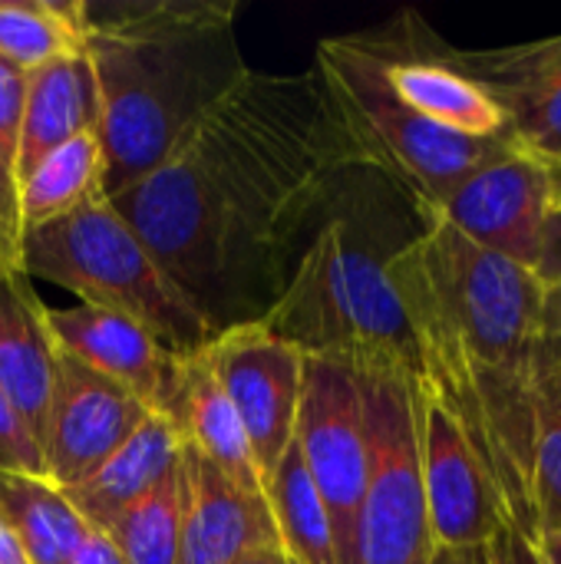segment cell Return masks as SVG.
Wrapping results in <instances>:
<instances>
[{"label":"cell","instance_id":"cell-1","mask_svg":"<svg viewBox=\"0 0 561 564\" xmlns=\"http://www.w3.org/2000/svg\"><path fill=\"white\" fill-rule=\"evenodd\" d=\"M357 162L321 76L248 73L112 208L215 330L261 321Z\"/></svg>","mask_w":561,"mask_h":564},{"label":"cell","instance_id":"cell-2","mask_svg":"<svg viewBox=\"0 0 561 564\" xmlns=\"http://www.w3.org/2000/svg\"><path fill=\"white\" fill-rule=\"evenodd\" d=\"M417 218V235L387 261L420 354L417 387L463 430L506 522L536 535V330L546 284L536 271L473 245L440 215Z\"/></svg>","mask_w":561,"mask_h":564},{"label":"cell","instance_id":"cell-3","mask_svg":"<svg viewBox=\"0 0 561 564\" xmlns=\"http://www.w3.org/2000/svg\"><path fill=\"white\" fill-rule=\"evenodd\" d=\"M235 20V0L89 7L86 59L96 79L106 198L149 175L188 126L248 73Z\"/></svg>","mask_w":561,"mask_h":564},{"label":"cell","instance_id":"cell-4","mask_svg":"<svg viewBox=\"0 0 561 564\" xmlns=\"http://www.w3.org/2000/svg\"><path fill=\"white\" fill-rule=\"evenodd\" d=\"M357 178L360 169L331 202L261 324L301 347L304 357L337 360L360 377L393 373L417 383V340L387 274L400 245H377V205L370 185H357Z\"/></svg>","mask_w":561,"mask_h":564},{"label":"cell","instance_id":"cell-5","mask_svg":"<svg viewBox=\"0 0 561 564\" xmlns=\"http://www.w3.org/2000/svg\"><path fill=\"white\" fill-rule=\"evenodd\" d=\"M20 268L26 278L76 294L79 304L139 324L179 357L205 350L218 334L175 288L109 198H96L46 228L23 235Z\"/></svg>","mask_w":561,"mask_h":564},{"label":"cell","instance_id":"cell-6","mask_svg":"<svg viewBox=\"0 0 561 564\" xmlns=\"http://www.w3.org/2000/svg\"><path fill=\"white\" fill-rule=\"evenodd\" d=\"M311 66L331 96L357 162L400 188L413 208L440 202L463 178L516 149L509 139L453 135L407 109L390 93L367 33L321 40Z\"/></svg>","mask_w":561,"mask_h":564},{"label":"cell","instance_id":"cell-7","mask_svg":"<svg viewBox=\"0 0 561 564\" xmlns=\"http://www.w3.org/2000/svg\"><path fill=\"white\" fill-rule=\"evenodd\" d=\"M360 383L367 400L370 473L357 516L354 564H430L436 545L420 476L413 380L387 373L360 377Z\"/></svg>","mask_w":561,"mask_h":564},{"label":"cell","instance_id":"cell-8","mask_svg":"<svg viewBox=\"0 0 561 564\" xmlns=\"http://www.w3.org/2000/svg\"><path fill=\"white\" fill-rule=\"evenodd\" d=\"M294 446L324 499L337 564H354L357 516L370 473L367 400L360 377L327 357H304Z\"/></svg>","mask_w":561,"mask_h":564},{"label":"cell","instance_id":"cell-9","mask_svg":"<svg viewBox=\"0 0 561 564\" xmlns=\"http://www.w3.org/2000/svg\"><path fill=\"white\" fill-rule=\"evenodd\" d=\"M251 443L261 479L294 443V416L304 387V354L261 321L218 330L202 350Z\"/></svg>","mask_w":561,"mask_h":564},{"label":"cell","instance_id":"cell-10","mask_svg":"<svg viewBox=\"0 0 561 564\" xmlns=\"http://www.w3.org/2000/svg\"><path fill=\"white\" fill-rule=\"evenodd\" d=\"M552 208V162L509 149L463 178L450 195L417 212H433L473 245L536 271Z\"/></svg>","mask_w":561,"mask_h":564},{"label":"cell","instance_id":"cell-11","mask_svg":"<svg viewBox=\"0 0 561 564\" xmlns=\"http://www.w3.org/2000/svg\"><path fill=\"white\" fill-rule=\"evenodd\" d=\"M152 410L126 387L56 350L53 393L40 436L43 473L60 489L79 486L122 446Z\"/></svg>","mask_w":561,"mask_h":564},{"label":"cell","instance_id":"cell-12","mask_svg":"<svg viewBox=\"0 0 561 564\" xmlns=\"http://www.w3.org/2000/svg\"><path fill=\"white\" fill-rule=\"evenodd\" d=\"M420 476L436 549H483L509 522L456 420L413 383Z\"/></svg>","mask_w":561,"mask_h":564},{"label":"cell","instance_id":"cell-13","mask_svg":"<svg viewBox=\"0 0 561 564\" xmlns=\"http://www.w3.org/2000/svg\"><path fill=\"white\" fill-rule=\"evenodd\" d=\"M367 40L380 56L390 93L407 109L463 139H509L503 102L453 53H427L407 30H380L367 33Z\"/></svg>","mask_w":561,"mask_h":564},{"label":"cell","instance_id":"cell-14","mask_svg":"<svg viewBox=\"0 0 561 564\" xmlns=\"http://www.w3.org/2000/svg\"><path fill=\"white\" fill-rule=\"evenodd\" d=\"M46 330L60 354L126 387L152 413L169 410L185 357L165 350L139 324L89 304H73L46 307Z\"/></svg>","mask_w":561,"mask_h":564},{"label":"cell","instance_id":"cell-15","mask_svg":"<svg viewBox=\"0 0 561 564\" xmlns=\"http://www.w3.org/2000/svg\"><path fill=\"white\" fill-rule=\"evenodd\" d=\"M185 522L175 564H238L251 552L281 549L265 492L231 482L188 446L182 449Z\"/></svg>","mask_w":561,"mask_h":564},{"label":"cell","instance_id":"cell-16","mask_svg":"<svg viewBox=\"0 0 561 564\" xmlns=\"http://www.w3.org/2000/svg\"><path fill=\"white\" fill-rule=\"evenodd\" d=\"M56 344L46 330V304L20 268H0V390L40 446L53 393Z\"/></svg>","mask_w":561,"mask_h":564},{"label":"cell","instance_id":"cell-17","mask_svg":"<svg viewBox=\"0 0 561 564\" xmlns=\"http://www.w3.org/2000/svg\"><path fill=\"white\" fill-rule=\"evenodd\" d=\"M182 449L185 443L179 426L165 413H149L99 469L63 492L93 529L106 532L132 502L152 492L182 463Z\"/></svg>","mask_w":561,"mask_h":564},{"label":"cell","instance_id":"cell-18","mask_svg":"<svg viewBox=\"0 0 561 564\" xmlns=\"http://www.w3.org/2000/svg\"><path fill=\"white\" fill-rule=\"evenodd\" d=\"M165 416L179 426V436L192 453L222 469L231 482L251 492H265V479L255 463L245 426L202 350L182 360L179 387Z\"/></svg>","mask_w":561,"mask_h":564},{"label":"cell","instance_id":"cell-19","mask_svg":"<svg viewBox=\"0 0 561 564\" xmlns=\"http://www.w3.org/2000/svg\"><path fill=\"white\" fill-rule=\"evenodd\" d=\"M86 129H96V79L86 53L26 73L17 149V192L20 182L53 149Z\"/></svg>","mask_w":561,"mask_h":564},{"label":"cell","instance_id":"cell-20","mask_svg":"<svg viewBox=\"0 0 561 564\" xmlns=\"http://www.w3.org/2000/svg\"><path fill=\"white\" fill-rule=\"evenodd\" d=\"M0 519L30 564H66L93 529L46 476L0 466Z\"/></svg>","mask_w":561,"mask_h":564},{"label":"cell","instance_id":"cell-21","mask_svg":"<svg viewBox=\"0 0 561 564\" xmlns=\"http://www.w3.org/2000/svg\"><path fill=\"white\" fill-rule=\"evenodd\" d=\"M106 159L96 129H86L53 149L23 182L17 192V215H20V241L23 235L46 228L83 205L106 198Z\"/></svg>","mask_w":561,"mask_h":564},{"label":"cell","instance_id":"cell-22","mask_svg":"<svg viewBox=\"0 0 561 564\" xmlns=\"http://www.w3.org/2000/svg\"><path fill=\"white\" fill-rule=\"evenodd\" d=\"M86 0H0V59L20 73L83 56L89 40Z\"/></svg>","mask_w":561,"mask_h":564},{"label":"cell","instance_id":"cell-23","mask_svg":"<svg viewBox=\"0 0 561 564\" xmlns=\"http://www.w3.org/2000/svg\"><path fill=\"white\" fill-rule=\"evenodd\" d=\"M265 496L284 555L298 564H337L331 516L294 443L265 479Z\"/></svg>","mask_w":561,"mask_h":564},{"label":"cell","instance_id":"cell-24","mask_svg":"<svg viewBox=\"0 0 561 564\" xmlns=\"http://www.w3.org/2000/svg\"><path fill=\"white\" fill-rule=\"evenodd\" d=\"M185 473L182 463L139 502H132L106 535L116 542L122 564H175L185 522Z\"/></svg>","mask_w":561,"mask_h":564},{"label":"cell","instance_id":"cell-25","mask_svg":"<svg viewBox=\"0 0 561 564\" xmlns=\"http://www.w3.org/2000/svg\"><path fill=\"white\" fill-rule=\"evenodd\" d=\"M509 119V142L546 162H561V73L486 83Z\"/></svg>","mask_w":561,"mask_h":564},{"label":"cell","instance_id":"cell-26","mask_svg":"<svg viewBox=\"0 0 561 564\" xmlns=\"http://www.w3.org/2000/svg\"><path fill=\"white\" fill-rule=\"evenodd\" d=\"M23 93H26V73L0 59V251L7 268H20L17 149H20Z\"/></svg>","mask_w":561,"mask_h":564},{"label":"cell","instance_id":"cell-27","mask_svg":"<svg viewBox=\"0 0 561 564\" xmlns=\"http://www.w3.org/2000/svg\"><path fill=\"white\" fill-rule=\"evenodd\" d=\"M532 522L536 535H561V410L542 393L532 449Z\"/></svg>","mask_w":561,"mask_h":564},{"label":"cell","instance_id":"cell-28","mask_svg":"<svg viewBox=\"0 0 561 564\" xmlns=\"http://www.w3.org/2000/svg\"><path fill=\"white\" fill-rule=\"evenodd\" d=\"M0 466L13 473H30V476H46L43 473V453L20 423L17 410L0 390Z\"/></svg>","mask_w":561,"mask_h":564},{"label":"cell","instance_id":"cell-29","mask_svg":"<svg viewBox=\"0 0 561 564\" xmlns=\"http://www.w3.org/2000/svg\"><path fill=\"white\" fill-rule=\"evenodd\" d=\"M561 370V281L546 284L536 330V380Z\"/></svg>","mask_w":561,"mask_h":564},{"label":"cell","instance_id":"cell-30","mask_svg":"<svg viewBox=\"0 0 561 564\" xmlns=\"http://www.w3.org/2000/svg\"><path fill=\"white\" fill-rule=\"evenodd\" d=\"M536 274L542 284L561 281V162H552V208H549Z\"/></svg>","mask_w":561,"mask_h":564},{"label":"cell","instance_id":"cell-31","mask_svg":"<svg viewBox=\"0 0 561 564\" xmlns=\"http://www.w3.org/2000/svg\"><path fill=\"white\" fill-rule=\"evenodd\" d=\"M483 549H486L489 564H546L539 545H536V535L513 529V525H506L499 535H493Z\"/></svg>","mask_w":561,"mask_h":564},{"label":"cell","instance_id":"cell-32","mask_svg":"<svg viewBox=\"0 0 561 564\" xmlns=\"http://www.w3.org/2000/svg\"><path fill=\"white\" fill-rule=\"evenodd\" d=\"M66 564H122V555L103 529H89Z\"/></svg>","mask_w":561,"mask_h":564},{"label":"cell","instance_id":"cell-33","mask_svg":"<svg viewBox=\"0 0 561 564\" xmlns=\"http://www.w3.org/2000/svg\"><path fill=\"white\" fill-rule=\"evenodd\" d=\"M430 564H489L486 549H436Z\"/></svg>","mask_w":561,"mask_h":564},{"label":"cell","instance_id":"cell-34","mask_svg":"<svg viewBox=\"0 0 561 564\" xmlns=\"http://www.w3.org/2000/svg\"><path fill=\"white\" fill-rule=\"evenodd\" d=\"M0 564H30L26 562V555H23V549L17 545L13 532L7 529V522H3V519H0Z\"/></svg>","mask_w":561,"mask_h":564},{"label":"cell","instance_id":"cell-35","mask_svg":"<svg viewBox=\"0 0 561 564\" xmlns=\"http://www.w3.org/2000/svg\"><path fill=\"white\" fill-rule=\"evenodd\" d=\"M536 383H539V393L561 410V370H555V373H542Z\"/></svg>","mask_w":561,"mask_h":564},{"label":"cell","instance_id":"cell-36","mask_svg":"<svg viewBox=\"0 0 561 564\" xmlns=\"http://www.w3.org/2000/svg\"><path fill=\"white\" fill-rule=\"evenodd\" d=\"M238 564H298L291 555H284L281 549H261V552H251L248 558H241Z\"/></svg>","mask_w":561,"mask_h":564},{"label":"cell","instance_id":"cell-37","mask_svg":"<svg viewBox=\"0 0 561 564\" xmlns=\"http://www.w3.org/2000/svg\"><path fill=\"white\" fill-rule=\"evenodd\" d=\"M536 545L546 564H561V535H536Z\"/></svg>","mask_w":561,"mask_h":564},{"label":"cell","instance_id":"cell-38","mask_svg":"<svg viewBox=\"0 0 561 564\" xmlns=\"http://www.w3.org/2000/svg\"><path fill=\"white\" fill-rule=\"evenodd\" d=\"M0 268H7V261H3V251H0Z\"/></svg>","mask_w":561,"mask_h":564}]
</instances>
